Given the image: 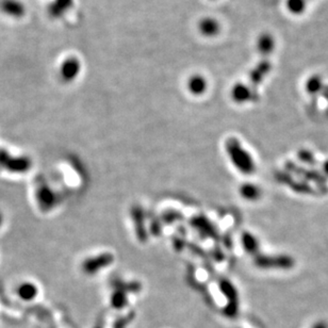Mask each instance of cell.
I'll return each mask as SVG.
<instances>
[{"label": "cell", "instance_id": "obj_14", "mask_svg": "<svg viewBox=\"0 0 328 328\" xmlns=\"http://www.w3.org/2000/svg\"><path fill=\"white\" fill-rule=\"evenodd\" d=\"M72 7V0H54L51 4L49 9V14L55 17H61L64 13Z\"/></svg>", "mask_w": 328, "mask_h": 328}, {"label": "cell", "instance_id": "obj_11", "mask_svg": "<svg viewBox=\"0 0 328 328\" xmlns=\"http://www.w3.org/2000/svg\"><path fill=\"white\" fill-rule=\"evenodd\" d=\"M36 200H38V204L42 210L52 209L56 201L55 193H53L52 190L48 189L47 187L39 188L38 191H36Z\"/></svg>", "mask_w": 328, "mask_h": 328}, {"label": "cell", "instance_id": "obj_9", "mask_svg": "<svg viewBox=\"0 0 328 328\" xmlns=\"http://www.w3.org/2000/svg\"><path fill=\"white\" fill-rule=\"evenodd\" d=\"M278 179L281 180L283 184H286L287 186H289L291 189H293V191H295L297 193L310 194V195H314V194H317L308 184H306V182L296 181L292 177H291L289 174L281 173L278 175Z\"/></svg>", "mask_w": 328, "mask_h": 328}, {"label": "cell", "instance_id": "obj_20", "mask_svg": "<svg viewBox=\"0 0 328 328\" xmlns=\"http://www.w3.org/2000/svg\"><path fill=\"white\" fill-rule=\"evenodd\" d=\"M297 158L301 162L309 164V165H313V164L317 163V161H315V159H314L313 154L307 149H300L297 154Z\"/></svg>", "mask_w": 328, "mask_h": 328}, {"label": "cell", "instance_id": "obj_2", "mask_svg": "<svg viewBox=\"0 0 328 328\" xmlns=\"http://www.w3.org/2000/svg\"><path fill=\"white\" fill-rule=\"evenodd\" d=\"M256 264L261 269L290 270L294 266L295 261L287 255H278V256H259L256 258Z\"/></svg>", "mask_w": 328, "mask_h": 328}, {"label": "cell", "instance_id": "obj_12", "mask_svg": "<svg viewBox=\"0 0 328 328\" xmlns=\"http://www.w3.org/2000/svg\"><path fill=\"white\" fill-rule=\"evenodd\" d=\"M256 46H257V51L259 52L260 55L262 56L271 55L275 48V40L273 38V35L268 32L260 34L257 39Z\"/></svg>", "mask_w": 328, "mask_h": 328}, {"label": "cell", "instance_id": "obj_13", "mask_svg": "<svg viewBox=\"0 0 328 328\" xmlns=\"http://www.w3.org/2000/svg\"><path fill=\"white\" fill-rule=\"evenodd\" d=\"M232 97L235 102L239 104H244L253 99L254 93L251 89L245 86L244 83H238L232 90Z\"/></svg>", "mask_w": 328, "mask_h": 328}, {"label": "cell", "instance_id": "obj_23", "mask_svg": "<svg viewBox=\"0 0 328 328\" xmlns=\"http://www.w3.org/2000/svg\"><path fill=\"white\" fill-rule=\"evenodd\" d=\"M3 224H4V214L0 212V228H2Z\"/></svg>", "mask_w": 328, "mask_h": 328}, {"label": "cell", "instance_id": "obj_5", "mask_svg": "<svg viewBox=\"0 0 328 328\" xmlns=\"http://www.w3.org/2000/svg\"><path fill=\"white\" fill-rule=\"evenodd\" d=\"M286 168L290 173L297 174L300 177H302L304 179H306L308 181H312V182H314V184H317L318 186H323L326 184V176H324L323 174H321L317 171H314V169H307V168L300 167L293 162H287Z\"/></svg>", "mask_w": 328, "mask_h": 328}, {"label": "cell", "instance_id": "obj_3", "mask_svg": "<svg viewBox=\"0 0 328 328\" xmlns=\"http://www.w3.org/2000/svg\"><path fill=\"white\" fill-rule=\"evenodd\" d=\"M0 165L6 167L10 172L23 173L30 168L31 163L28 158L11 157L7 152L0 150Z\"/></svg>", "mask_w": 328, "mask_h": 328}, {"label": "cell", "instance_id": "obj_18", "mask_svg": "<svg viewBox=\"0 0 328 328\" xmlns=\"http://www.w3.org/2000/svg\"><path fill=\"white\" fill-rule=\"evenodd\" d=\"M287 8L291 14L299 15L306 9V0H287Z\"/></svg>", "mask_w": 328, "mask_h": 328}, {"label": "cell", "instance_id": "obj_21", "mask_svg": "<svg viewBox=\"0 0 328 328\" xmlns=\"http://www.w3.org/2000/svg\"><path fill=\"white\" fill-rule=\"evenodd\" d=\"M312 328H328V324L324 321H320L318 323H315Z\"/></svg>", "mask_w": 328, "mask_h": 328}, {"label": "cell", "instance_id": "obj_6", "mask_svg": "<svg viewBox=\"0 0 328 328\" xmlns=\"http://www.w3.org/2000/svg\"><path fill=\"white\" fill-rule=\"evenodd\" d=\"M198 32L205 38L212 39L217 36L222 31L221 22L213 16H204L197 22Z\"/></svg>", "mask_w": 328, "mask_h": 328}, {"label": "cell", "instance_id": "obj_8", "mask_svg": "<svg viewBox=\"0 0 328 328\" xmlns=\"http://www.w3.org/2000/svg\"><path fill=\"white\" fill-rule=\"evenodd\" d=\"M187 90L192 95H203L208 90V79L201 74H193L187 80Z\"/></svg>", "mask_w": 328, "mask_h": 328}, {"label": "cell", "instance_id": "obj_19", "mask_svg": "<svg viewBox=\"0 0 328 328\" xmlns=\"http://www.w3.org/2000/svg\"><path fill=\"white\" fill-rule=\"evenodd\" d=\"M243 242H244V247L249 254H256L259 250V243L257 239L255 238L250 234H245L244 238H243Z\"/></svg>", "mask_w": 328, "mask_h": 328}, {"label": "cell", "instance_id": "obj_1", "mask_svg": "<svg viewBox=\"0 0 328 328\" xmlns=\"http://www.w3.org/2000/svg\"><path fill=\"white\" fill-rule=\"evenodd\" d=\"M227 152L235 166L239 168L241 172L246 175L254 173L255 163L250 155L241 146L236 139H230V141L227 143Z\"/></svg>", "mask_w": 328, "mask_h": 328}, {"label": "cell", "instance_id": "obj_17", "mask_svg": "<svg viewBox=\"0 0 328 328\" xmlns=\"http://www.w3.org/2000/svg\"><path fill=\"white\" fill-rule=\"evenodd\" d=\"M242 196L247 200H257L260 197V189L254 185H244L241 189Z\"/></svg>", "mask_w": 328, "mask_h": 328}, {"label": "cell", "instance_id": "obj_16", "mask_svg": "<svg viewBox=\"0 0 328 328\" xmlns=\"http://www.w3.org/2000/svg\"><path fill=\"white\" fill-rule=\"evenodd\" d=\"M305 89H306V92L310 95H315L320 93L323 90L322 78L318 75L311 76L305 84Z\"/></svg>", "mask_w": 328, "mask_h": 328}, {"label": "cell", "instance_id": "obj_10", "mask_svg": "<svg viewBox=\"0 0 328 328\" xmlns=\"http://www.w3.org/2000/svg\"><path fill=\"white\" fill-rule=\"evenodd\" d=\"M15 293L21 300L31 301L38 296L39 289H38V286L33 283L23 282L17 286Z\"/></svg>", "mask_w": 328, "mask_h": 328}, {"label": "cell", "instance_id": "obj_4", "mask_svg": "<svg viewBox=\"0 0 328 328\" xmlns=\"http://www.w3.org/2000/svg\"><path fill=\"white\" fill-rule=\"evenodd\" d=\"M81 71V62L76 57H68L66 58L59 68L60 79L63 82H71L74 81L80 74Z\"/></svg>", "mask_w": 328, "mask_h": 328}, {"label": "cell", "instance_id": "obj_7", "mask_svg": "<svg viewBox=\"0 0 328 328\" xmlns=\"http://www.w3.org/2000/svg\"><path fill=\"white\" fill-rule=\"evenodd\" d=\"M0 11L10 17L21 18L26 14V7L19 0H0Z\"/></svg>", "mask_w": 328, "mask_h": 328}, {"label": "cell", "instance_id": "obj_22", "mask_svg": "<svg viewBox=\"0 0 328 328\" xmlns=\"http://www.w3.org/2000/svg\"><path fill=\"white\" fill-rule=\"evenodd\" d=\"M322 169H323V172H324L325 176H328V160L325 161V162L322 164Z\"/></svg>", "mask_w": 328, "mask_h": 328}, {"label": "cell", "instance_id": "obj_15", "mask_svg": "<svg viewBox=\"0 0 328 328\" xmlns=\"http://www.w3.org/2000/svg\"><path fill=\"white\" fill-rule=\"evenodd\" d=\"M271 70V63H270V61L268 60H263L262 62H260L256 68H255L251 72H250V79H251V82L255 83V84H259L263 77L265 75H268L269 74V71Z\"/></svg>", "mask_w": 328, "mask_h": 328}]
</instances>
